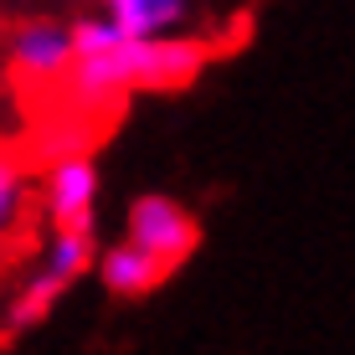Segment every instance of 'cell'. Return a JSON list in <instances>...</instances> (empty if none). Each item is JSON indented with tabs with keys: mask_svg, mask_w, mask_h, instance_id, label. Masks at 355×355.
<instances>
[{
	"mask_svg": "<svg viewBox=\"0 0 355 355\" xmlns=\"http://www.w3.org/2000/svg\"><path fill=\"white\" fill-rule=\"evenodd\" d=\"M98 206V170L83 150L57 155L52 170H46V211H52L57 227H83L88 232Z\"/></svg>",
	"mask_w": 355,
	"mask_h": 355,
	"instance_id": "cell-4",
	"label": "cell"
},
{
	"mask_svg": "<svg viewBox=\"0 0 355 355\" xmlns=\"http://www.w3.org/2000/svg\"><path fill=\"white\" fill-rule=\"evenodd\" d=\"M88 263H93V242H88V232H83V227H57V237H52V248H46L42 268L31 273V284L21 288L16 309H10V324L26 329L31 320H42V314L52 309V304L62 299V293L78 284L83 273H88Z\"/></svg>",
	"mask_w": 355,
	"mask_h": 355,
	"instance_id": "cell-2",
	"label": "cell"
},
{
	"mask_svg": "<svg viewBox=\"0 0 355 355\" xmlns=\"http://www.w3.org/2000/svg\"><path fill=\"white\" fill-rule=\"evenodd\" d=\"M191 0H108V21L129 36H165L186 21Z\"/></svg>",
	"mask_w": 355,
	"mask_h": 355,
	"instance_id": "cell-6",
	"label": "cell"
},
{
	"mask_svg": "<svg viewBox=\"0 0 355 355\" xmlns=\"http://www.w3.org/2000/svg\"><path fill=\"white\" fill-rule=\"evenodd\" d=\"M170 273L165 263H155L150 252H139L134 242H119V248L103 252V284L114 293H129V299H139V293H150L160 278Z\"/></svg>",
	"mask_w": 355,
	"mask_h": 355,
	"instance_id": "cell-7",
	"label": "cell"
},
{
	"mask_svg": "<svg viewBox=\"0 0 355 355\" xmlns=\"http://www.w3.org/2000/svg\"><path fill=\"white\" fill-rule=\"evenodd\" d=\"M206 67V46L196 36H129L114 21H83L72 31L67 93L78 114H108L134 88H186Z\"/></svg>",
	"mask_w": 355,
	"mask_h": 355,
	"instance_id": "cell-1",
	"label": "cell"
},
{
	"mask_svg": "<svg viewBox=\"0 0 355 355\" xmlns=\"http://www.w3.org/2000/svg\"><path fill=\"white\" fill-rule=\"evenodd\" d=\"M124 242H134L139 252H150L155 263L175 268V263H186L191 248H196V222L170 196H144L129 211V237Z\"/></svg>",
	"mask_w": 355,
	"mask_h": 355,
	"instance_id": "cell-3",
	"label": "cell"
},
{
	"mask_svg": "<svg viewBox=\"0 0 355 355\" xmlns=\"http://www.w3.org/2000/svg\"><path fill=\"white\" fill-rule=\"evenodd\" d=\"M72 62V31L52 26V21H36V26H21L16 42H10V67L26 88H52V83L67 78Z\"/></svg>",
	"mask_w": 355,
	"mask_h": 355,
	"instance_id": "cell-5",
	"label": "cell"
},
{
	"mask_svg": "<svg viewBox=\"0 0 355 355\" xmlns=\"http://www.w3.org/2000/svg\"><path fill=\"white\" fill-rule=\"evenodd\" d=\"M26 170H21L16 155H0V242L10 237V232L21 227V216H26Z\"/></svg>",
	"mask_w": 355,
	"mask_h": 355,
	"instance_id": "cell-8",
	"label": "cell"
}]
</instances>
